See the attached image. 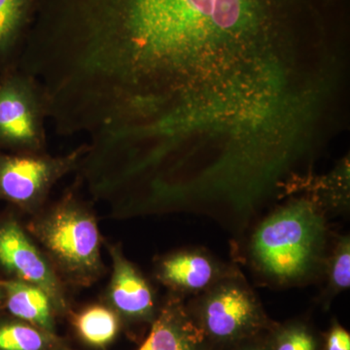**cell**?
I'll use <instances>...</instances> for the list:
<instances>
[{"mask_svg":"<svg viewBox=\"0 0 350 350\" xmlns=\"http://www.w3.org/2000/svg\"><path fill=\"white\" fill-rule=\"evenodd\" d=\"M25 229L64 283L90 286L105 273L96 215L73 191L33 214Z\"/></svg>","mask_w":350,"mask_h":350,"instance_id":"cell-1","label":"cell"},{"mask_svg":"<svg viewBox=\"0 0 350 350\" xmlns=\"http://www.w3.org/2000/svg\"><path fill=\"white\" fill-rule=\"evenodd\" d=\"M325 234V221L314 202L295 200L257 228L251 241L253 262L276 282L300 280L319 265Z\"/></svg>","mask_w":350,"mask_h":350,"instance_id":"cell-2","label":"cell"},{"mask_svg":"<svg viewBox=\"0 0 350 350\" xmlns=\"http://www.w3.org/2000/svg\"><path fill=\"white\" fill-rule=\"evenodd\" d=\"M47 98L40 83L18 68L0 75V151L45 153Z\"/></svg>","mask_w":350,"mask_h":350,"instance_id":"cell-3","label":"cell"},{"mask_svg":"<svg viewBox=\"0 0 350 350\" xmlns=\"http://www.w3.org/2000/svg\"><path fill=\"white\" fill-rule=\"evenodd\" d=\"M89 150L83 144L64 156L47 153L0 151V200L21 213L33 215L46 206L53 187L63 177L79 169Z\"/></svg>","mask_w":350,"mask_h":350,"instance_id":"cell-4","label":"cell"},{"mask_svg":"<svg viewBox=\"0 0 350 350\" xmlns=\"http://www.w3.org/2000/svg\"><path fill=\"white\" fill-rule=\"evenodd\" d=\"M196 324L206 338L232 344L254 337L266 327L267 320L250 288L228 278L208 288L200 299Z\"/></svg>","mask_w":350,"mask_h":350,"instance_id":"cell-5","label":"cell"},{"mask_svg":"<svg viewBox=\"0 0 350 350\" xmlns=\"http://www.w3.org/2000/svg\"><path fill=\"white\" fill-rule=\"evenodd\" d=\"M0 271L45 292L57 314L69 312L63 280L14 211L0 215Z\"/></svg>","mask_w":350,"mask_h":350,"instance_id":"cell-6","label":"cell"},{"mask_svg":"<svg viewBox=\"0 0 350 350\" xmlns=\"http://www.w3.org/2000/svg\"><path fill=\"white\" fill-rule=\"evenodd\" d=\"M112 273L105 292V301L120 317L131 321L155 319V300L142 271L126 259L119 244H107Z\"/></svg>","mask_w":350,"mask_h":350,"instance_id":"cell-7","label":"cell"},{"mask_svg":"<svg viewBox=\"0 0 350 350\" xmlns=\"http://www.w3.org/2000/svg\"><path fill=\"white\" fill-rule=\"evenodd\" d=\"M213 257L199 250H182L162 258L157 265L159 282L175 291L200 292L222 280Z\"/></svg>","mask_w":350,"mask_h":350,"instance_id":"cell-8","label":"cell"},{"mask_svg":"<svg viewBox=\"0 0 350 350\" xmlns=\"http://www.w3.org/2000/svg\"><path fill=\"white\" fill-rule=\"evenodd\" d=\"M206 340L180 301L170 299L154 319L148 338L138 350H207Z\"/></svg>","mask_w":350,"mask_h":350,"instance_id":"cell-9","label":"cell"},{"mask_svg":"<svg viewBox=\"0 0 350 350\" xmlns=\"http://www.w3.org/2000/svg\"><path fill=\"white\" fill-rule=\"evenodd\" d=\"M38 0H0V75L19 66Z\"/></svg>","mask_w":350,"mask_h":350,"instance_id":"cell-10","label":"cell"},{"mask_svg":"<svg viewBox=\"0 0 350 350\" xmlns=\"http://www.w3.org/2000/svg\"><path fill=\"white\" fill-rule=\"evenodd\" d=\"M3 308L15 319L23 320L51 335L56 336L54 306L42 290L14 278L1 280Z\"/></svg>","mask_w":350,"mask_h":350,"instance_id":"cell-11","label":"cell"},{"mask_svg":"<svg viewBox=\"0 0 350 350\" xmlns=\"http://www.w3.org/2000/svg\"><path fill=\"white\" fill-rule=\"evenodd\" d=\"M73 325L83 342L105 347L118 335L120 317L107 305H92L75 314Z\"/></svg>","mask_w":350,"mask_h":350,"instance_id":"cell-12","label":"cell"},{"mask_svg":"<svg viewBox=\"0 0 350 350\" xmlns=\"http://www.w3.org/2000/svg\"><path fill=\"white\" fill-rule=\"evenodd\" d=\"M56 336L18 319L0 321V350H55Z\"/></svg>","mask_w":350,"mask_h":350,"instance_id":"cell-13","label":"cell"},{"mask_svg":"<svg viewBox=\"0 0 350 350\" xmlns=\"http://www.w3.org/2000/svg\"><path fill=\"white\" fill-rule=\"evenodd\" d=\"M269 350H319V344L308 327L292 324L276 331Z\"/></svg>","mask_w":350,"mask_h":350,"instance_id":"cell-14","label":"cell"},{"mask_svg":"<svg viewBox=\"0 0 350 350\" xmlns=\"http://www.w3.org/2000/svg\"><path fill=\"white\" fill-rule=\"evenodd\" d=\"M330 283L335 291L349 289L350 285V246L349 239L338 246L331 260Z\"/></svg>","mask_w":350,"mask_h":350,"instance_id":"cell-15","label":"cell"},{"mask_svg":"<svg viewBox=\"0 0 350 350\" xmlns=\"http://www.w3.org/2000/svg\"><path fill=\"white\" fill-rule=\"evenodd\" d=\"M326 350H350L349 332L340 325L334 326L327 336Z\"/></svg>","mask_w":350,"mask_h":350,"instance_id":"cell-16","label":"cell"},{"mask_svg":"<svg viewBox=\"0 0 350 350\" xmlns=\"http://www.w3.org/2000/svg\"><path fill=\"white\" fill-rule=\"evenodd\" d=\"M237 350H269V347L260 344H248L239 347Z\"/></svg>","mask_w":350,"mask_h":350,"instance_id":"cell-17","label":"cell"},{"mask_svg":"<svg viewBox=\"0 0 350 350\" xmlns=\"http://www.w3.org/2000/svg\"><path fill=\"white\" fill-rule=\"evenodd\" d=\"M1 280H2V278H0V308H3V300H4V294H3V289H2Z\"/></svg>","mask_w":350,"mask_h":350,"instance_id":"cell-18","label":"cell"},{"mask_svg":"<svg viewBox=\"0 0 350 350\" xmlns=\"http://www.w3.org/2000/svg\"><path fill=\"white\" fill-rule=\"evenodd\" d=\"M61 350H64V349H61Z\"/></svg>","mask_w":350,"mask_h":350,"instance_id":"cell-19","label":"cell"}]
</instances>
